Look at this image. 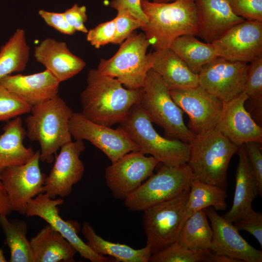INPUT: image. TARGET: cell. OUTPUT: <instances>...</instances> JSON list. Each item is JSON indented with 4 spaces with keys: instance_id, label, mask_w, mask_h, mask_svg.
I'll list each match as a JSON object with an SVG mask.
<instances>
[{
    "instance_id": "1",
    "label": "cell",
    "mask_w": 262,
    "mask_h": 262,
    "mask_svg": "<svg viewBox=\"0 0 262 262\" xmlns=\"http://www.w3.org/2000/svg\"><path fill=\"white\" fill-rule=\"evenodd\" d=\"M86 82L81 94V113L91 121L108 127L121 123L143 94V88H125L117 79L97 69L89 71Z\"/></svg>"
},
{
    "instance_id": "2",
    "label": "cell",
    "mask_w": 262,
    "mask_h": 262,
    "mask_svg": "<svg viewBox=\"0 0 262 262\" xmlns=\"http://www.w3.org/2000/svg\"><path fill=\"white\" fill-rule=\"evenodd\" d=\"M147 22L141 29L154 50L169 48L178 37L198 32V19L195 0L157 2L141 0Z\"/></svg>"
},
{
    "instance_id": "3",
    "label": "cell",
    "mask_w": 262,
    "mask_h": 262,
    "mask_svg": "<svg viewBox=\"0 0 262 262\" xmlns=\"http://www.w3.org/2000/svg\"><path fill=\"white\" fill-rule=\"evenodd\" d=\"M25 119L26 136L40 147V161L51 164L57 150L72 141L69 121L73 112L58 95L32 107Z\"/></svg>"
},
{
    "instance_id": "4",
    "label": "cell",
    "mask_w": 262,
    "mask_h": 262,
    "mask_svg": "<svg viewBox=\"0 0 262 262\" xmlns=\"http://www.w3.org/2000/svg\"><path fill=\"white\" fill-rule=\"evenodd\" d=\"M189 144L187 164L194 179L226 189L228 168L238 147L215 129L194 135Z\"/></svg>"
},
{
    "instance_id": "5",
    "label": "cell",
    "mask_w": 262,
    "mask_h": 262,
    "mask_svg": "<svg viewBox=\"0 0 262 262\" xmlns=\"http://www.w3.org/2000/svg\"><path fill=\"white\" fill-rule=\"evenodd\" d=\"M120 126L145 154H150L159 163L168 166L187 164L189 143L161 136L139 103L133 105Z\"/></svg>"
},
{
    "instance_id": "6",
    "label": "cell",
    "mask_w": 262,
    "mask_h": 262,
    "mask_svg": "<svg viewBox=\"0 0 262 262\" xmlns=\"http://www.w3.org/2000/svg\"><path fill=\"white\" fill-rule=\"evenodd\" d=\"M139 104L151 121L164 129L165 138L189 143L194 136L184 123L183 112L173 100L160 76L151 68L147 72Z\"/></svg>"
},
{
    "instance_id": "7",
    "label": "cell",
    "mask_w": 262,
    "mask_h": 262,
    "mask_svg": "<svg viewBox=\"0 0 262 262\" xmlns=\"http://www.w3.org/2000/svg\"><path fill=\"white\" fill-rule=\"evenodd\" d=\"M150 46L145 34L133 32L108 59H101L97 69L117 79L129 89L143 88L150 61L147 50Z\"/></svg>"
},
{
    "instance_id": "8",
    "label": "cell",
    "mask_w": 262,
    "mask_h": 262,
    "mask_svg": "<svg viewBox=\"0 0 262 262\" xmlns=\"http://www.w3.org/2000/svg\"><path fill=\"white\" fill-rule=\"evenodd\" d=\"M194 179L187 164L163 166L152 174L125 200V206L134 212L144 211L155 205L173 198L190 186Z\"/></svg>"
},
{
    "instance_id": "9",
    "label": "cell",
    "mask_w": 262,
    "mask_h": 262,
    "mask_svg": "<svg viewBox=\"0 0 262 262\" xmlns=\"http://www.w3.org/2000/svg\"><path fill=\"white\" fill-rule=\"evenodd\" d=\"M189 192L190 186L177 196L143 211L147 245L152 254L177 241L183 225L184 210Z\"/></svg>"
},
{
    "instance_id": "10",
    "label": "cell",
    "mask_w": 262,
    "mask_h": 262,
    "mask_svg": "<svg viewBox=\"0 0 262 262\" xmlns=\"http://www.w3.org/2000/svg\"><path fill=\"white\" fill-rule=\"evenodd\" d=\"M159 163L140 151L128 153L105 168L106 185L115 198L124 200L153 174Z\"/></svg>"
},
{
    "instance_id": "11",
    "label": "cell",
    "mask_w": 262,
    "mask_h": 262,
    "mask_svg": "<svg viewBox=\"0 0 262 262\" xmlns=\"http://www.w3.org/2000/svg\"><path fill=\"white\" fill-rule=\"evenodd\" d=\"M70 134L75 140H86L101 150L114 163L139 148L119 126L114 130L94 123L81 113L73 112L69 121Z\"/></svg>"
},
{
    "instance_id": "12",
    "label": "cell",
    "mask_w": 262,
    "mask_h": 262,
    "mask_svg": "<svg viewBox=\"0 0 262 262\" xmlns=\"http://www.w3.org/2000/svg\"><path fill=\"white\" fill-rule=\"evenodd\" d=\"M249 65L217 57L198 74L199 86L224 102L244 92Z\"/></svg>"
},
{
    "instance_id": "13",
    "label": "cell",
    "mask_w": 262,
    "mask_h": 262,
    "mask_svg": "<svg viewBox=\"0 0 262 262\" xmlns=\"http://www.w3.org/2000/svg\"><path fill=\"white\" fill-rule=\"evenodd\" d=\"M40 150L26 164L6 168L0 174L13 211L25 214L27 203L44 193L46 176L39 166Z\"/></svg>"
},
{
    "instance_id": "14",
    "label": "cell",
    "mask_w": 262,
    "mask_h": 262,
    "mask_svg": "<svg viewBox=\"0 0 262 262\" xmlns=\"http://www.w3.org/2000/svg\"><path fill=\"white\" fill-rule=\"evenodd\" d=\"M170 94L176 104L188 115L187 127L194 135L204 134L215 129L223 107L222 100L200 86L170 90Z\"/></svg>"
},
{
    "instance_id": "15",
    "label": "cell",
    "mask_w": 262,
    "mask_h": 262,
    "mask_svg": "<svg viewBox=\"0 0 262 262\" xmlns=\"http://www.w3.org/2000/svg\"><path fill=\"white\" fill-rule=\"evenodd\" d=\"M64 202L61 197L52 198L45 193H40L27 203L25 215L27 217L36 216L44 219L66 238L84 259L91 262H109L107 257L95 253L80 238L78 233L81 228L77 222L65 221L59 215L58 206Z\"/></svg>"
},
{
    "instance_id": "16",
    "label": "cell",
    "mask_w": 262,
    "mask_h": 262,
    "mask_svg": "<svg viewBox=\"0 0 262 262\" xmlns=\"http://www.w3.org/2000/svg\"><path fill=\"white\" fill-rule=\"evenodd\" d=\"M218 57L250 63L262 56V22L245 20L212 43Z\"/></svg>"
},
{
    "instance_id": "17",
    "label": "cell",
    "mask_w": 262,
    "mask_h": 262,
    "mask_svg": "<svg viewBox=\"0 0 262 262\" xmlns=\"http://www.w3.org/2000/svg\"><path fill=\"white\" fill-rule=\"evenodd\" d=\"M85 149L82 140H76L63 145L55 155L54 165L44 183V193L50 197L61 198L69 196L74 184L82 179L84 166L80 156Z\"/></svg>"
},
{
    "instance_id": "18",
    "label": "cell",
    "mask_w": 262,
    "mask_h": 262,
    "mask_svg": "<svg viewBox=\"0 0 262 262\" xmlns=\"http://www.w3.org/2000/svg\"><path fill=\"white\" fill-rule=\"evenodd\" d=\"M210 220L213 236L210 250L245 262H262V252L248 244L234 224L212 207L204 209Z\"/></svg>"
},
{
    "instance_id": "19",
    "label": "cell",
    "mask_w": 262,
    "mask_h": 262,
    "mask_svg": "<svg viewBox=\"0 0 262 262\" xmlns=\"http://www.w3.org/2000/svg\"><path fill=\"white\" fill-rule=\"evenodd\" d=\"M248 97L245 92L224 102L215 128L230 142L239 146L251 141L262 142V128L245 108Z\"/></svg>"
},
{
    "instance_id": "20",
    "label": "cell",
    "mask_w": 262,
    "mask_h": 262,
    "mask_svg": "<svg viewBox=\"0 0 262 262\" xmlns=\"http://www.w3.org/2000/svg\"><path fill=\"white\" fill-rule=\"evenodd\" d=\"M34 57L59 82L66 81L85 66V62L74 54L66 42L47 37L34 48Z\"/></svg>"
},
{
    "instance_id": "21",
    "label": "cell",
    "mask_w": 262,
    "mask_h": 262,
    "mask_svg": "<svg viewBox=\"0 0 262 262\" xmlns=\"http://www.w3.org/2000/svg\"><path fill=\"white\" fill-rule=\"evenodd\" d=\"M0 83L33 106L58 95L60 83L46 69L30 75H8L1 80Z\"/></svg>"
},
{
    "instance_id": "22",
    "label": "cell",
    "mask_w": 262,
    "mask_h": 262,
    "mask_svg": "<svg viewBox=\"0 0 262 262\" xmlns=\"http://www.w3.org/2000/svg\"><path fill=\"white\" fill-rule=\"evenodd\" d=\"M198 19L197 36L212 43L233 26L245 20L232 11L228 0H195Z\"/></svg>"
},
{
    "instance_id": "23",
    "label": "cell",
    "mask_w": 262,
    "mask_h": 262,
    "mask_svg": "<svg viewBox=\"0 0 262 262\" xmlns=\"http://www.w3.org/2000/svg\"><path fill=\"white\" fill-rule=\"evenodd\" d=\"M148 55L151 68L160 76L169 90L199 86L198 74L193 72L170 48L154 50Z\"/></svg>"
},
{
    "instance_id": "24",
    "label": "cell",
    "mask_w": 262,
    "mask_h": 262,
    "mask_svg": "<svg viewBox=\"0 0 262 262\" xmlns=\"http://www.w3.org/2000/svg\"><path fill=\"white\" fill-rule=\"evenodd\" d=\"M239 162L235 174V188L232 204L223 216L234 223L253 210L252 203L259 195L257 180L244 145L238 146Z\"/></svg>"
},
{
    "instance_id": "25",
    "label": "cell",
    "mask_w": 262,
    "mask_h": 262,
    "mask_svg": "<svg viewBox=\"0 0 262 262\" xmlns=\"http://www.w3.org/2000/svg\"><path fill=\"white\" fill-rule=\"evenodd\" d=\"M3 131L0 135V173L7 167L26 164L35 153L23 144L26 130L20 116L8 121Z\"/></svg>"
},
{
    "instance_id": "26",
    "label": "cell",
    "mask_w": 262,
    "mask_h": 262,
    "mask_svg": "<svg viewBox=\"0 0 262 262\" xmlns=\"http://www.w3.org/2000/svg\"><path fill=\"white\" fill-rule=\"evenodd\" d=\"M35 262H73L77 252L69 242L49 224L32 238Z\"/></svg>"
},
{
    "instance_id": "27",
    "label": "cell",
    "mask_w": 262,
    "mask_h": 262,
    "mask_svg": "<svg viewBox=\"0 0 262 262\" xmlns=\"http://www.w3.org/2000/svg\"><path fill=\"white\" fill-rule=\"evenodd\" d=\"M82 232L87 241L88 246L98 255H108L117 262H148L152 254L147 245L140 249H135L127 245L116 243L105 240L98 235L88 222H84Z\"/></svg>"
},
{
    "instance_id": "28",
    "label": "cell",
    "mask_w": 262,
    "mask_h": 262,
    "mask_svg": "<svg viewBox=\"0 0 262 262\" xmlns=\"http://www.w3.org/2000/svg\"><path fill=\"white\" fill-rule=\"evenodd\" d=\"M226 189L193 179L184 210L183 224L191 215L199 210L212 207L216 211H224L228 204Z\"/></svg>"
},
{
    "instance_id": "29",
    "label": "cell",
    "mask_w": 262,
    "mask_h": 262,
    "mask_svg": "<svg viewBox=\"0 0 262 262\" xmlns=\"http://www.w3.org/2000/svg\"><path fill=\"white\" fill-rule=\"evenodd\" d=\"M169 48L196 74L205 65L218 57L212 43L200 41L193 34L178 37Z\"/></svg>"
},
{
    "instance_id": "30",
    "label": "cell",
    "mask_w": 262,
    "mask_h": 262,
    "mask_svg": "<svg viewBox=\"0 0 262 262\" xmlns=\"http://www.w3.org/2000/svg\"><path fill=\"white\" fill-rule=\"evenodd\" d=\"M30 57V48L25 31L17 29L0 49V81L13 73L26 68Z\"/></svg>"
},
{
    "instance_id": "31",
    "label": "cell",
    "mask_w": 262,
    "mask_h": 262,
    "mask_svg": "<svg viewBox=\"0 0 262 262\" xmlns=\"http://www.w3.org/2000/svg\"><path fill=\"white\" fill-rule=\"evenodd\" d=\"M0 226L4 234V245L10 251V262H35L30 241L27 238V224L23 220L9 219L0 214Z\"/></svg>"
},
{
    "instance_id": "32",
    "label": "cell",
    "mask_w": 262,
    "mask_h": 262,
    "mask_svg": "<svg viewBox=\"0 0 262 262\" xmlns=\"http://www.w3.org/2000/svg\"><path fill=\"white\" fill-rule=\"evenodd\" d=\"M213 230L204 209L196 212L183 223L177 242L191 249L210 250Z\"/></svg>"
},
{
    "instance_id": "33",
    "label": "cell",
    "mask_w": 262,
    "mask_h": 262,
    "mask_svg": "<svg viewBox=\"0 0 262 262\" xmlns=\"http://www.w3.org/2000/svg\"><path fill=\"white\" fill-rule=\"evenodd\" d=\"M210 252L208 249H191L177 241L151 254L150 262H205Z\"/></svg>"
},
{
    "instance_id": "34",
    "label": "cell",
    "mask_w": 262,
    "mask_h": 262,
    "mask_svg": "<svg viewBox=\"0 0 262 262\" xmlns=\"http://www.w3.org/2000/svg\"><path fill=\"white\" fill-rule=\"evenodd\" d=\"M244 92L262 115V56L250 63Z\"/></svg>"
},
{
    "instance_id": "35",
    "label": "cell",
    "mask_w": 262,
    "mask_h": 262,
    "mask_svg": "<svg viewBox=\"0 0 262 262\" xmlns=\"http://www.w3.org/2000/svg\"><path fill=\"white\" fill-rule=\"evenodd\" d=\"M32 107L0 83V121L30 113Z\"/></svg>"
},
{
    "instance_id": "36",
    "label": "cell",
    "mask_w": 262,
    "mask_h": 262,
    "mask_svg": "<svg viewBox=\"0 0 262 262\" xmlns=\"http://www.w3.org/2000/svg\"><path fill=\"white\" fill-rule=\"evenodd\" d=\"M115 23V33L112 44L120 45L136 29L141 28L145 24L124 10L117 11L114 18Z\"/></svg>"
},
{
    "instance_id": "37",
    "label": "cell",
    "mask_w": 262,
    "mask_h": 262,
    "mask_svg": "<svg viewBox=\"0 0 262 262\" xmlns=\"http://www.w3.org/2000/svg\"><path fill=\"white\" fill-rule=\"evenodd\" d=\"M233 12L247 21L262 22V0H228Z\"/></svg>"
},
{
    "instance_id": "38",
    "label": "cell",
    "mask_w": 262,
    "mask_h": 262,
    "mask_svg": "<svg viewBox=\"0 0 262 262\" xmlns=\"http://www.w3.org/2000/svg\"><path fill=\"white\" fill-rule=\"evenodd\" d=\"M115 33V20L113 19L98 25L88 30L86 40L96 49L112 43Z\"/></svg>"
},
{
    "instance_id": "39",
    "label": "cell",
    "mask_w": 262,
    "mask_h": 262,
    "mask_svg": "<svg viewBox=\"0 0 262 262\" xmlns=\"http://www.w3.org/2000/svg\"><path fill=\"white\" fill-rule=\"evenodd\" d=\"M238 230H245L252 234L262 247V214L254 210L234 223Z\"/></svg>"
},
{
    "instance_id": "40",
    "label": "cell",
    "mask_w": 262,
    "mask_h": 262,
    "mask_svg": "<svg viewBox=\"0 0 262 262\" xmlns=\"http://www.w3.org/2000/svg\"><path fill=\"white\" fill-rule=\"evenodd\" d=\"M249 142L244 144L249 163L254 173L258 187L259 195H262V154L261 144Z\"/></svg>"
},
{
    "instance_id": "41",
    "label": "cell",
    "mask_w": 262,
    "mask_h": 262,
    "mask_svg": "<svg viewBox=\"0 0 262 262\" xmlns=\"http://www.w3.org/2000/svg\"><path fill=\"white\" fill-rule=\"evenodd\" d=\"M38 14L48 26L63 34L72 35L76 32L66 20L63 13L40 10Z\"/></svg>"
},
{
    "instance_id": "42",
    "label": "cell",
    "mask_w": 262,
    "mask_h": 262,
    "mask_svg": "<svg viewBox=\"0 0 262 262\" xmlns=\"http://www.w3.org/2000/svg\"><path fill=\"white\" fill-rule=\"evenodd\" d=\"M65 18L69 25L75 30L86 33L88 30L84 23L87 20L86 8L75 4L64 13Z\"/></svg>"
},
{
    "instance_id": "43",
    "label": "cell",
    "mask_w": 262,
    "mask_h": 262,
    "mask_svg": "<svg viewBox=\"0 0 262 262\" xmlns=\"http://www.w3.org/2000/svg\"><path fill=\"white\" fill-rule=\"evenodd\" d=\"M140 2L141 0H112L110 5L117 11L124 10L128 12L145 25L147 18L141 9Z\"/></svg>"
},
{
    "instance_id": "44",
    "label": "cell",
    "mask_w": 262,
    "mask_h": 262,
    "mask_svg": "<svg viewBox=\"0 0 262 262\" xmlns=\"http://www.w3.org/2000/svg\"><path fill=\"white\" fill-rule=\"evenodd\" d=\"M12 211L10 202L0 174V214L8 215Z\"/></svg>"
},
{
    "instance_id": "45",
    "label": "cell",
    "mask_w": 262,
    "mask_h": 262,
    "mask_svg": "<svg viewBox=\"0 0 262 262\" xmlns=\"http://www.w3.org/2000/svg\"><path fill=\"white\" fill-rule=\"evenodd\" d=\"M205 262H242V261L230 257L210 252L207 255Z\"/></svg>"
},
{
    "instance_id": "46",
    "label": "cell",
    "mask_w": 262,
    "mask_h": 262,
    "mask_svg": "<svg viewBox=\"0 0 262 262\" xmlns=\"http://www.w3.org/2000/svg\"><path fill=\"white\" fill-rule=\"evenodd\" d=\"M7 262L4 254L3 250L0 248V262Z\"/></svg>"
},
{
    "instance_id": "47",
    "label": "cell",
    "mask_w": 262,
    "mask_h": 262,
    "mask_svg": "<svg viewBox=\"0 0 262 262\" xmlns=\"http://www.w3.org/2000/svg\"><path fill=\"white\" fill-rule=\"evenodd\" d=\"M174 0H151V1L157 2H170Z\"/></svg>"
}]
</instances>
